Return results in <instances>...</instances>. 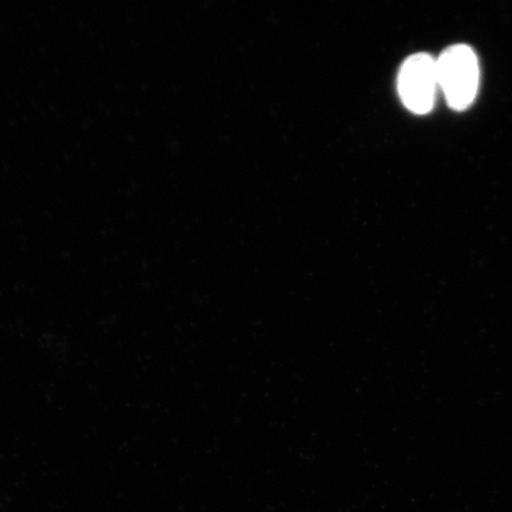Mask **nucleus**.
<instances>
[{
	"label": "nucleus",
	"instance_id": "nucleus-1",
	"mask_svg": "<svg viewBox=\"0 0 512 512\" xmlns=\"http://www.w3.org/2000/svg\"><path fill=\"white\" fill-rule=\"evenodd\" d=\"M438 85L448 106L464 111L475 100L479 87V64L475 51L456 44L441 53L437 60Z\"/></svg>",
	"mask_w": 512,
	"mask_h": 512
},
{
	"label": "nucleus",
	"instance_id": "nucleus-2",
	"mask_svg": "<svg viewBox=\"0 0 512 512\" xmlns=\"http://www.w3.org/2000/svg\"><path fill=\"white\" fill-rule=\"evenodd\" d=\"M400 98L409 111H432L438 93L437 64L431 55L418 53L403 62L398 80Z\"/></svg>",
	"mask_w": 512,
	"mask_h": 512
}]
</instances>
